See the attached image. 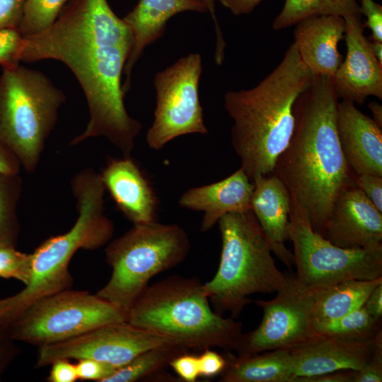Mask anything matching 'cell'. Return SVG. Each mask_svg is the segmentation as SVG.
I'll return each mask as SVG.
<instances>
[{"mask_svg": "<svg viewBox=\"0 0 382 382\" xmlns=\"http://www.w3.org/2000/svg\"><path fill=\"white\" fill-rule=\"evenodd\" d=\"M382 381V339L376 346L374 352L366 363L359 370H356L353 382H381Z\"/></svg>", "mask_w": 382, "mask_h": 382, "instance_id": "obj_36", "label": "cell"}, {"mask_svg": "<svg viewBox=\"0 0 382 382\" xmlns=\"http://www.w3.org/2000/svg\"><path fill=\"white\" fill-rule=\"evenodd\" d=\"M357 0H285L272 27L280 30L312 16H361Z\"/></svg>", "mask_w": 382, "mask_h": 382, "instance_id": "obj_25", "label": "cell"}, {"mask_svg": "<svg viewBox=\"0 0 382 382\" xmlns=\"http://www.w3.org/2000/svg\"><path fill=\"white\" fill-rule=\"evenodd\" d=\"M50 375L47 378L50 382H74L78 380L76 364L67 359H58L52 363Z\"/></svg>", "mask_w": 382, "mask_h": 382, "instance_id": "obj_40", "label": "cell"}, {"mask_svg": "<svg viewBox=\"0 0 382 382\" xmlns=\"http://www.w3.org/2000/svg\"><path fill=\"white\" fill-rule=\"evenodd\" d=\"M354 182L356 186L382 213V176L355 174Z\"/></svg>", "mask_w": 382, "mask_h": 382, "instance_id": "obj_34", "label": "cell"}, {"mask_svg": "<svg viewBox=\"0 0 382 382\" xmlns=\"http://www.w3.org/2000/svg\"><path fill=\"white\" fill-rule=\"evenodd\" d=\"M206 6L207 12L212 17L216 35V47L214 51V61L219 66L221 65L225 59V50L226 42L224 38L222 30L216 16V5L214 0H200Z\"/></svg>", "mask_w": 382, "mask_h": 382, "instance_id": "obj_41", "label": "cell"}, {"mask_svg": "<svg viewBox=\"0 0 382 382\" xmlns=\"http://www.w3.org/2000/svg\"><path fill=\"white\" fill-rule=\"evenodd\" d=\"M187 349L177 345L153 348L141 352L117 369L103 382H134L162 371L173 358Z\"/></svg>", "mask_w": 382, "mask_h": 382, "instance_id": "obj_26", "label": "cell"}, {"mask_svg": "<svg viewBox=\"0 0 382 382\" xmlns=\"http://www.w3.org/2000/svg\"><path fill=\"white\" fill-rule=\"evenodd\" d=\"M198 356L199 375L207 378L220 375L225 369L227 364V359L225 355L207 348Z\"/></svg>", "mask_w": 382, "mask_h": 382, "instance_id": "obj_38", "label": "cell"}, {"mask_svg": "<svg viewBox=\"0 0 382 382\" xmlns=\"http://www.w3.org/2000/svg\"><path fill=\"white\" fill-rule=\"evenodd\" d=\"M262 0H218V1L234 16L251 13Z\"/></svg>", "mask_w": 382, "mask_h": 382, "instance_id": "obj_44", "label": "cell"}, {"mask_svg": "<svg viewBox=\"0 0 382 382\" xmlns=\"http://www.w3.org/2000/svg\"><path fill=\"white\" fill-rule=\"evenodd\" d=\"M338 99L331 77L313 76L296 101L294 129L272 173L287 187L291 205L318 233L340 195L355 185L337 132Z\"/></svg>", "mask_w": 382, "mask_h": 382, "instance_id": "obj_2", "label": "cell"}, {"mask_svg": "<svg viewBox=\"0 0 382 382\" xmlns=\"http://www.w3.org/2000/svg\"><path fill=\"white\" fill-rule=\"evenodd\" d=\"M14 341L9 326L0 322V378L17 352Z\"/></svg>", "mask_w": 382, "mask_h": 382, "instance_id": "obj_39", "label": "cell"}, {"mask_svg": "<svg viewBox=\"0 0 382 382\" xmlns=\"http://www.w3.org/2000/svg\"><path fill=\"white\" fill-rule=\"evenodd\" d=\"M295 25L294 42L303 62L313 76L332 78L342 61L338 44L345 32L344 18L312 16Z\"/></svg>", "mask_w": 382, "mask_h": 382, "instance_id": "obj_22", "label": "cell"}, {"mask_svg": "<svg viewBox=\"0 0 382 382\" xmlns=\"http://www.w3.org/2000/svg\"><path fill=\"white\" fill-rule=\"evenodd\" d=\"M23 36L18 29L0 30V65L1 67L20 64L19 51Z\"/></svg>", "mask_w": 382, "mask_h": 382, "instance_id": "obj_31", "label": "cell"}, {"mask_svg": "<svg viewBox=\"0 0 382 382\" xmlns=\"http://www.w3.org/2000/svg\"><path fill=\"white\" fill-rule=\"evenodd\" d=\"M336 127L345 160L354 174L382 176V127L352 101H338Z\"/></svg>", "mask_w": 382, "mask_h": 382, "instance_id": "obj_17", "label": "cell"}, {"mask_svg": "<svg viewBox=\"0 0 382 382\" xmlns=\"http://www.w3.org/2000/svg\"><path fill=\"white\" fill-rule=\"evenodd\" d=\"M0 75V141L31 172L54 127L64 93L41 71L20 64Z\"/></svg>", "mask_w": 382, "mask_h": 382, "instance_id": "obj_8", "label": "cell"}, {"mask_svg": "<svg viewBox=\"0 0 382 382\" xmlns=\"http://www.w3.org/2000/svg\"><path fill=\"white\" fill-rule=\"evenodd\" d=\"M381 339L382 331L373 339L366 341L315 334L288 349L295 380L339 370H359L371 357L377 342Z\"/></svg>", "mask_w": 382, "mask_h": 382, "instance_id": "obj_16", "label": "cell"}, {"mask_svg": "<svg viewBox=\"0 0 382 382\" xmlns=\"http://www.w3.org/2000/svg\"><path fill=\"white\" fill-rule=\"evenodd\" d=\"M221 252L218 270L204 283L217 313L238 316L251 302L249 296L277 292L290 277L276 266L270 243L251 210L231 212L218 221Z\"/></svg>", "mask_w": 382, "mask_h": 382, "instance_id": "obj_6", "label": "cell"}, {"mask_svg": "<svg viewBox=\"0 0 382 382\" xmlns=\"http://www.w3.org/2000/svg\"><path fill=\"white\" fill-rule=\"evenodd\" d=\"M100 176L118 209L134 224L156 221L157 195L130 156L110 161Z\"/></svg>", "mask_w": 382, "mask_h": 382, "instance_id": "obj_18", "label": "cell"}, {"mask_svg": "<svg viewBox=\"0 0 382 382\" xmlns=\"http://www.w3.org/2000/svg\"><path fill=\"white\" fill-rule=\"evenodd\" d=\"M132 45L129 27L107 0H70L50 26L23 37L20 62L60 61L83 91L90 120L71 145L104 137L129 156L141 129L124 103L122 76Z\"/></svg>", "mask_w": 382, "mask_h": 382, "instance_id": "obj_1", "label": "cell"}, {"mask_svg": "<svg viewBox=\"0 0 382 382\" xmlns=\"http://www.w3.org/2000/svg\"><path fill=\"white\" fill-rule=\"evenodd\" d=\"M250 210L255 216L271 247L272 253L289 269H291L293 253L286 248L291 198L282 180L274 173L257 175Z\"/></svg>", "mask_w": 382, "mask_h": 382, "instance_id": "obj_19", "label": "cell"}, {"mask_svg": "<svg viewBox=\"0 0 382 382\" xmlns=\"http://www.w3.org/2000/svg\"><path fill=\"white\" fill-rule=\"evenodd\" d=\"M70 0H25L18 31L28 37L46 29L58 18Z\"/></svg>", "mask_w": 382, "mask_h": 382, "instance_id": "obj_29", "label": "cell"}, {"mask_svg": "<svg viewBox=\"0 0 382 382\" xmlns=\"http://www.w3.org/2000/svg\"><path fill=\"white\" fill-rule=\"evenodd\" d=\"M167 345L180 346L168 337L127 320L116 322L60 342L40 347L36 366L49 365L58 359H92L117 369L143 352Z\"/></svg>", "mask_w": 382, "mask_h": 382, "instance_id": "obj_12", "label": "cell"}, {"mask_svg": "<svg viewBox=\"0 0 382 382\" xmlns=\"http://www.w3.org/2000/svg\"><path fill=\"white\" fill-rule=\"evenodd\" d=\"M170 366L186 382H195L200 376L198 356L194 354L184 352L172 359Z\"/></svg>", "mask_w": 382, "mask_h": 382, "instance_id": "obj_37", "label": "cell"}, {"mask_svg": "<svg viewBox=\"0 0 382 382\" xmlns=\"http://www.w3.org/2000/svg\"><path fill=\"white\" fill-rule=\"evenodd\" d=\"M255 303L262 308V319L255 330L243 334L236 349L238 355L289 349L316 334L312 293L301 291L294 277L274 298Z\"/></svg>", "mask_w": 382, "mask_h": 382, "instance_id": "obj_13", "label": "cell"}, {"mask_svg": "<svg viewBox=\"0 0 382 382\" xmlns=\"http://www.w3.org/2000/svg\"><path fill=\"white\" fill-rule=\"evenodd\" d=\"M288 240L294 248V277L299 289L312 293L349 279L382 277V246L343 248L313 229L307 217L291 205Z\"/></svg>", "mask_w": 382, "mask_h": 382, "instance_id": "obj_9", "label": "cell"}, {"mask_svg": "<svg viewBox=\"0 0 382 382\" xmlns=\"http://www.w3.org/2000/svg\"><path fill=\"white\" fill-rule=\"evenodd\" d=\"M320 233L343 248L382 246V213L355 185L345 189L333 204Z\"/></svg>", "mask_w": 382, "mask_h": 382, "instance_id": "obj_15", "label": "cell"}, {"mask_svg": "<svg viewBox=\"0 0 382 382\" xmlns=\"http://www.w3.org/2000/svg\"><path fill=\"white\" fill-rule=\"evenodd\" d=\"M356 370L345 369L321 375L297 378L294 382H353Z\"/></svg>", "mask_w": 382, "mask_h": 382, "instance_id": "obj_42", "label": "cell"}, {"mask_svg": "<svg viewBox=\"0 0 382 382\" xmlns=\"http://www.w3.org/2000/svg\"><path fill=\"white\" fill-rule=\"evenodd\" d=\"M313 77L293 42L257 85L224 94V106L233 120L231 145L251 181L273 173L294 129L296 101Z\"/></svg>", "mask_w": 382, "mask_h": 382, "instance_id": "obj_3", "label": "cell"}, {"mask_svg": "<svg viewBox=\"0 0 382 382\" xmlns=\"http://www.w3.org/2000/svg\"><path fill=\"white\" fill-rule=\"evenodd\" d=\"M21 187L18 174H0V246L15 247L19 231L16 205Z\"/></svg>", "mask_w": 382, "mask_h": 382, "instance_id": "obj_28", "label": "cell"}, {"mask_svg": "<svg viewBox=\"0 0 382 382\" xmlns=\"http://www.w3.org/2000/svg\"><path fill=\"white\" fill-rule=\"evenodd\" d=\"M346 57L332 78L338 98L362 105L369 96L382 99V64L364 35L361 16L344 18Z\"/></svg>", "mask_w": 382, "mask_h": 382, "instance_id": "obj_14", "label": "cell"}, {"mask_svg": "<svg viewBox=\"0 0 382 382\" xmlns=\"http://www.w3.org/2000/svg\"><path fill=\"white\" fill-rule=\"evenodd\" d=\"M185 11L206 13L207 10L200 0H139L123 18L133 37L132 49L123 71L125 94L131 88L133 68L145 48L163 36L172 17Z\"/></svg>", "mask_w": 382, "mask_h": 382, "instance_id": "obj_21", "label": "cell"}, {"mask_svg": "<svg viewBox=\"0 0 382 382\" xmlns=\"http://www.w3.org/2000/svg\"><path fill=\"white\" fill-rule=\"evenodd\" d=\"M227 364L220 374L222 382H294L295 374L288 349L249 355L226 351Z\"/></svg>", "mask_w": 382, "mask_h": 382, "instance_id": "obj_23", "label": "cell"}, {"mask_svg": "<svg viewBox=\"0 0 382 382\" xmlns=\"http://www.w3.org/2000/svg\"><path fill=\"white\" fill-rule=\"evenodd\" d=\"M21 166L17 158L0 141V174H18Z\"/></svg>", "mask_w": 382, "mask_h": 382, "instance_id": "obj_43", "label": "cell"}, {"mask_svg": "<svg viewBox=\"0 0 382 382\" xmlns=\"http://www.w3.org/2000/svg\"><path fill=\"white\" fill-rule=\"evenodd\" d=\"M190 248L187 232L178 224L156 221L134 224L107 246L105 258L112 274L96 294L127 315L150 279L181 263Z\"/></svg>", "mask_w": 382, "mask_h": 382, "instance_id": "obj_7", "label": "cell"}, {"mask_svg": "<svg viewBox=\"0 0 382 382\" xmlns=\"http://www.w3.org/2000/svg\"><path fill=\"white\" fill-rule=\"evenodd\" d=\"M202 71L201 55L190 53L155 75L154 117L146 136L150 149L161 150L181 136L209 133L199 97Z\"/></svg>", "mask_w": 382, "mask_h": 382, "instance_id": "obj_11", "label": "cell"}, {"mask_svg": "<svg viewBox=\"0 0 382 382\" xmlns=\"http://www.w3.org/2000/svg\"><path fill=\"white\" fill-rule=\"evenodd\" d=\"M25 0H0V30L18 29Z\"/></svg>", "mask_w": 382, "mask_h": 382, "instance_id": "obj_33", "label": "cell"}, {"mask_svg": "<svg viewBox=\"0 0 382 382\" xmlns=\"http://www.w3.org/2000/svg\"><path fill=\"white\" fill-rule=\"evenodd\" d=\"M370 47L374 57L382 64V42L373 40L370 42Z\"/></svg>", "mask_w": 382, "mask_h": 382, "instance_id": "obj_47", "label": "cell"}, {"mask_svg": "<svg viewBox=\"0 0 382 382\" xmlns=\"http://www.w3.org/2000/svg\"><path fill=\"white\" fill-rule=\"evenodd\" d=\"M368 108L372 114V119L382 127V106L376 101H371L368 104Z\"/></svg>", "mask_w": 382, "mask_h": 382, "instance_id": "obj_46", "label": "cell"}, {"mask_svg": "<svg viewBox=\"0 0 382 382\" xmlns=\"http://www.w3.org/2000/svg\"><path fill=\"white\" fill-rule=\"evenodd\" d=\"M125 320L122 311L97 294L69 289L36 301L8 326L15 341L42 347Z\"/></svg>", "mask_w": 382, "mask_h": 382, "instance_id": "obj_10", "label": "cell"}, {"mask_svg": "<svg viewBox=\"0 0 382 382\" xmlns=\"http://www.w3.org/2000/svg\"><path fill=\"white\" fill-rule=\"evenodd\" d=\"M382 282L376 279H349L312 292L314 325L326 323L361 308L367 297Z\"/></svg>", "mask_w": 382, "mask_h": 382, "instance_id": "obj_24", "label": "cell"}, {"mask_svg": "<svg viewBox=\"0 0 382 382\" xmlns=\"http://www.w3.org/2000/svg\"><path fill=\"white\" fill-rule=\"evenodd\" d=\"M30 270V254L21 253L13 246H0V278L16 279L25 285Z\"/></svg>", "mask_w": 382, "mask_h": 382, "instance_id": "obj_30", "label": "cell"}, {"mask_svg": "<svg viewBox=\"0 0 382 382\" xmlns=\"http://www.w3.org/2000/svg\"><path fill=\"white\" fill-rule=\"evenodd\" d=\"M316 334L345 340L366 341L373 339L381 330V319L371 316L361 306L339 318L314 325Z\"/></svg>", "mask_w": 382, "mask_h": 382, "instance_id": "obj_27", "label": "cell"}, {"mask_svg": "<svg viewBox=\"0 0 382 382\" xmlns=\"http://www.w3.org/2000/svg\"><path fill=\"white\" fill-rule=\"evenodd\" d=\"M364 307L373 317L382 318V282L378 284L367 297Z\"/></svg>", "mask_w": 382, "mask_h": 382, "instance_id": "obj_45", "label": "cell"}, {"mask_svg": "<svg viewBox=\"0 0 382 382\" xmlns=\"http://www.w3.org/2000/svg\"><path fill=\"white\" fill-rule=\"evenodd\" d=\"M77 200L78 218L64 234L51 237L30 254L28 282L18 293L0 299V322L10 325L36 301L69 289L72 279L68 270L74 254L80 248L96 249L113 234V224L105 215V187L100 174L86 169L72 180Z\"/></svg>", "mask_w": 382, "mask_h": 382, "instance_id": "obj_4", "label": "cell"}, {"mask_svg": "<svg viewBox=\"0 0 382 382\" xmlns=\"http://www.w3.org/2000/svg\"><path fill=\"white\" fill-rule=\"evenodd\" d=\"M76 364L78 378L81 380L103 382L116 370L114 366L92 359L77 360Z\"/></svg>", "mask_w": 382, "mask_h": 382, "instance_id": "obj_32", "label": "cell"}, {"mask_svg": "<svg viewBox=\"0 0 382 382\" xmlns=\"http://www.w3.org/2000/svg\"><path fill=\"white\" fill-rule=\"evenodd\" d=\"M254 185L242 168L213 183L194 187L179 197L183 209L203 213L200 231H209L224 215L250 210Z\"/></svg>", "mask_w": 382, "mask_h": 382, "instance_id": "obj_20", "label": "cell"}, {"mask_svg": "<svg viewBox=\"0 0 382 382\" xmlns=\"http://www.w3.org/2000/svg\"><path fill=\"white\" fill-rule=\"evenodd\" d=\"M361 14L366 17L364 23L371 33L373 40L382 42V6L374 0H359Z\"/></svg>", "mask_w": 382, "mask_h": 382, "instance_id": "obj_35", "label": "cell"}, {"mask_svg": "<svg viewBox=\"0 0 382 382\" xmlns=\"http://www.w3.org/2000/svg\"><path fill=\"white\" fill-rule=\"evenodd\" d=\"M127 321L185 349L236 351L243 334L241 322L214 311L204 283L179 275L149 284L129 310Z\"/></svg>", "mask_w": 382, "mask_h": 382, "instance_id": "obj_5", "label": "cell"}]
</instances>
